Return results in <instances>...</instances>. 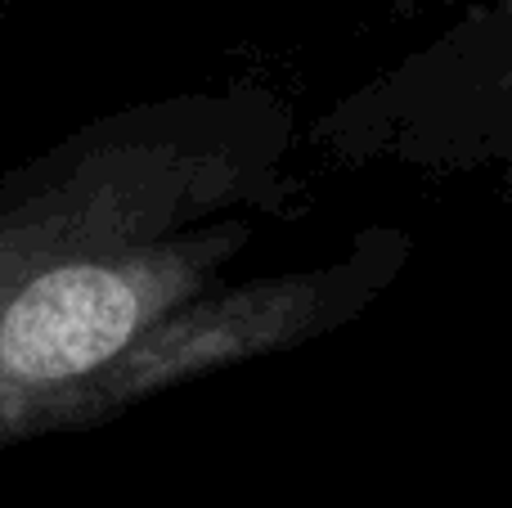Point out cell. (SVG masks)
<instances>
[{
	"mask_svg": "<svg viewBox=\"0 0 512 508\" xmlns=\"http://www.w3.org/2000/svg\"><path fill=\"white\" fill-rule=\"evenodd\" d=\"M243 167L176 153H95L0 225V446L77 405L158 320L207 293L239 225L176 239V207L243 194Z\"/></svg>",
	"mask_w": 512,
	"mask_h": 508,
	"instance_id": "1",
	"label": "cell"
},
{
	"mask_svg": "<svg viewBox=\"0 0 512 508\" xmlns=\"http://www.w3.org/2000/svg\"><path fill=\"white\" fill-rule=\"evenodd\" d=\"M409 261V239L396 230H373L355 243L342 266L306 270V275L256 279L225 293H198L158 320L104 378L86 387L77 419L86 423L117 410L126 401L176 387L207 369H225L239 360L288 351L315 333L337 329L360 315Z\"/></svg>",
	"mask_w": 512,
	"mask_h": 508,
	"instance_id": "2",
	"label": "cell"
}]
</instances>
